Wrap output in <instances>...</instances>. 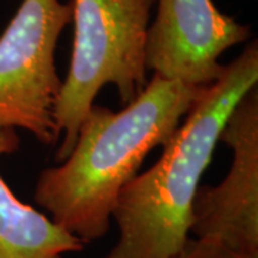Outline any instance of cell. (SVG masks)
Wrapping results in <instances>:
<instances>
[{
    "label": "cell",
    "instance_id": "cell-1",
    "mask_svg": "<svg viewBox=\"0 0 258 258\" xmlns=\"http://www.w3.org/2000/svg\"><path fill=\"white\" fill-rule=\"evenodd\" d=\"M204 89L152 75L122 111L93 105L68 158L37 178V205L83 244L105 237L120 191L148 154L169 141Z\"/></svg>",
    "mask_w": 258,
    "mask_h": 258
},
{
    "label": "cell",
    "instance_id": "cell-4",
    "mask_svg": "<svg viewBox=\"0 0 258 258\" xmlns=\"http://www.w3.org/2000/svg\"><path fill=\"white\" fill-rule=\"evenodd\" d=\"M72 22V0H22L0 35V128L23 129L45 144L59 141L55 108L62 79L55 53Z\"/></svg>",
    "mask_w": 258,
    "mask_h": 258
},
{
    "label": "cell",
    "instance_id": "cell-8",
    "mask_svg": "<svg viewBox=\"0 0 258 258\" xmlns=\"http://www.w3.org/2000/svg\"><path fill=\"white\" fill-rule=\"evenodd\" d=\"M175 258H242L212 241L189 238Z\"/></svg>",
    "mask_w": 258,
    "mask_h": 258
},
{
    "label": "cell",
    "instance_id": "cell-6",
    "mask_svg": "<svg viewBox=\"0 0 258 258\" xmlns=\"http://www.w3.org/2000/svg\"><path fill=\"white\" fill-rule=\"evenodd\" d=\"M147 33V69L159 78L207 88L224 71V52L251 37V29L224 15L212 0H155Z\"/></svg>",
    "mask_w": 258,
    "mask_h": 258
},
{
    "label": "cell",
    "instance_id": "cell-3",
    "mask_svg": "<svg viewBox=\"0 0 258 258\" xmlns=\"http://www.w3.org/2000/svg\"><path fill=\"white\" fill-rule=\"evenodd\" d=\"M155 0H72L74 47L55 108L63 137L57 162L71 154L79 126L103 86L113 85L128 105L148 83L147 33Z\"/></svg>",
    "mask_w": 258,
    "mask_h": 258
},
{
    "label": "cell",
    "instance_id": "cell-2",
    "mask_svg": "<svg viewBox=\"0 0 258 258\" xmlns=\"http://www.w3.org/2000/svg\"><path fill=\"white\" fill-rule=\"evenodd\" d=\"M258 85V45L248 43L204 89L154 165L122 191L112 212L118 242L105 258H175L191 238L201 176L231 112Z\"/></svg>",
    "mask_w": 258,
    "mask_h": 258
},
{
    "label": "cell",
    "instance_id": "cell-5",
    "mask_svg": "<svg viewBox=\"0 0 258 258\" xmlns=\"http://www.w3.org/2000/svg\"><path fill=\"white\" fill-rule=\"evenodd\" d=\"M220 141L232 151L230 171L220 185L198 188L189 232L242 258H258L257 88L231 112Z\"/></svg>",
    "mask_w": 258,
    "mask_h": 258
},
{
    "label": "cell",
    "instance_id": "cell-7",
    "mask_svg": "<svg viewBox=\"0 0 258 258\" xmlns=\"http://www.w3.org/2000/svg\"><path fill=\"white\" fill-rule=\"evenodd\" d=\"M19 147L18 131L0 128V158ZM83 247L46 214L18 200L0 174V258H63Z\"/></svg>",
    "mask_w": 258,
    "mask_h": 258
}]
</instances>
